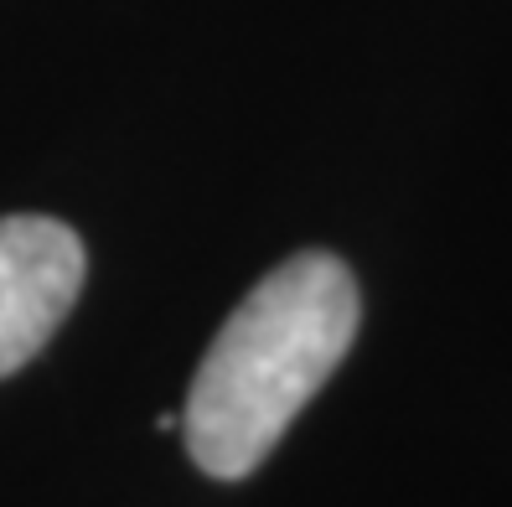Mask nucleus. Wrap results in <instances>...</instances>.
Segmentation results:
<instances>
[{
	"instance_id": "nucleus-1",
	"label": "nucleus",
	"mask_w": 512,
	"mask_h": 507,
	"mask_svg": "<svg viewBox=\"0 0 512 507\" xmlns=\"http://www.w3.org/2000/svg\"><path fill=\"white\" fill-rule=\"evenodd\" d=\"M357 280L337 254L275 264L202 352L182 409L187 451L207 476L238 482L295 425L357 337Z\"/></svg>"
},
{
	"instance_id": "nucleus-2",
	"label": "nucleus",
	"mask_w": 512,
	"mask_h": 507,
	"mask_svg": "<svg viewBox=\"0 0 512 507\" xmlns=\"http://www.w3.org/2000/svg\"><path fill=\"white\" fill-rule=\"evenodd\" d=\"M83 244L68 223L0 218V378L26 368L63 326L83 290Z\"/></svg>"
},
{
	"instance_id": "nucleus-3",
	"label": "nucleus",
	"mask_w": 512,
	"mask_h": 507,
	"mask_svg": "<svg viewBox=\"0 0 512 507\" xmlns=\"http://www.w3.org/2000/svg\"><path fill=\"white\" fill-rule=\"evenodd\" d=\"M156 430H182V414H156Z\"/></svg>"
}]
</instances>
